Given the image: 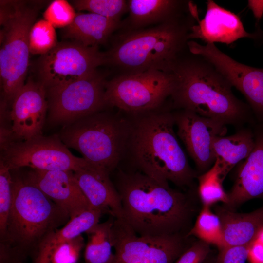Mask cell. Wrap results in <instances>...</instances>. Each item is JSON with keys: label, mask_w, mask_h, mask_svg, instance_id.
Returning a JSON list of instances; mask_svg holds the SVG:
<instances>
[{"label": "cell", "mask_w": 263, "mask_h": 263, "mask_svg": "<svg viewBox=\"0 0 263 263\" xmlns=\"http://www.w3.org/2000/svg\"><path fill=\"white\" fill-rule=\"evenodd\" d=\"M174 88L170 98L172 109H184L225 125L241 128L256 122L248 104L233 94L229 82L214 66L188 50L169 70Z\"/></svg>", "instance_id": "cell-1"}, {"label": "cell", "mask_w": 263, "mask_h": 263, "mask_svg": "<svg viewBox=\"0 0 263 263\" xmlns=\"http://www.w3.org/2000/svg\"><path fill=\"white\" fill-rule=\"evenodd\" d=\"M131 128L126 155L139 171L161 184L190 187L197 173L191 168L174 127L170 104L136 114H126Z\"/></svg>", "instance_id": "cell-2"}, {"label": "cell", "mask_w": 263, "mask_h": 263, "mask_svg": "<svg viewBox=\"0 0 263 263\" xmlns=\"http://www.w3.org/2000/svg\"><path fill=\"white\" fill-rule=\"evenodd\" d=\"M124 219L140 236L181 234L191 208L187 195L139 172L120 171L116 185Z\"/></svg>", "instance_id": "cell-3"}, {"label": "cell", "mask_w": 263, "mask_h": 263, "mask_svg": "<svg viewBox=\"0 0 263 263\" xmlns=\"http://www.w3.org/2000/svg\"><path fill=\"white\" fill-rule=\"evenodd\" d=\"M197 7L178 19L144 29L120 31L105 52L106 64L122 74L150 70L169 72L188 50L192 27L199 19Z\"/></svg>", "instance_id": "cell-4"}, {"label": "cell", "mask_w": 263, "mask_h": 263, "mask_svg": "<svg viewBox=\"0 0 263 263\" xmlns=\"http://www.w3.org/2000/svg\"><path fill=\"white\" fill-rule=\"evenodd\" d=\"M12 203L5 235L0 240V263H23L43 239L64 225L68 213L23 177L12 175Z\"/></svg>", "instance_id": "cell-5"}, {"label": "cell", "mask_w": 263, "mask_h": 263, "mask_svg": "<svg viewBox=\"0 0 263 263\" xmlns=\"http://www.w3.org/2000/svg\"><path fill=\"white\" fill-rule=\"evenodd\" d=\"M130 128L127 115L101 111L64 125L58 136L87 162L110 173L126 155Z\"/></svg>", "instance_id": "cell-6"}, {"label": "cell", "mask_w": 263, "mask_h": 263, "mask_svg": "<svg viewBox=\"0 0 263 263\" xmlns=\"http://www.w3.org/2000/svg\"><path fill=\"white\" fill-rule=\"evenodd\" d=\"M106 105L116 107L126 114L153 111L166 104L174 88L170 72L157 70L122 74L106 81Z\"/></svg>", "instance_id": "cell-7"}, {"label": "cell", "mask_w": 263, "mask_h": 263, "mask_svg": "<svg viewBox=\"0 0 263 263\" xmlns=\"http://www.w3.org/2000/svg\"><path fill=\"white\" fill-rule=\"evenodd\" d=\"M38 9L26 6L0 30V83L5 102H12L25 84L29 66V37Z\"/></svg>", "instance_id": "cell-8"}, {"label": "cell", "mask_w": 263, "mask_h": 263, "mask_svg": "<svg viewBox=\"0 0 263 263\" xmlns=\"http://www.w3.org/2000/svg\"><path fill=\"white\" fill-rule=\"evenodd\" d=\"M105 64V52L98 46H85L73 41L58 42L38 59L37 81L46 89L62 86L93 75Z\"/></svg>", "instance_id": "cell-9"}, {"label": "cell", "mask_w": 263, "mask_h": 263, "mask_svg": "<svg viewBox=\"0 0 263 263\" xmlns=\"http://www.w3.org/2000/svg\"><path fill=\"white\" fill-rule=\"evenodd\" d=\"M0 161L11 170L22 167L46 171H75L91 165L74 156L58 135H42L23 141L1 144Z\"/></svg>", "instance_id": "cell-10"}, {"label": "cell", "mask_w": 263, "mask_h": 263, "mask_svg": "<svg viewBox=\"0 0 263 263\" xmlns=\"http://www.w3.org/2000/svg\"><path fill=\"white\" fill-rule=\"evenodd\" d=\"M104 77L96 73L90 76L46 90L48 119L64 125L107 107Z\"/></svg>", "instance_id": "cell-11"}, {"label": "cell", "mask_w": 263, "mask_h": 263, "mask_svg": "<svg viewBox=\"0 0 263 263\" xmlns=\"http://www.w3.org/2000/svg\"><path fill=\"white\" fill-rule=\"evenodd\" d=\"M113 263H174L187 248L181 234L138 235L124 218H115Z\"/></svg>", "instance_id": "cell-12"}, {"label": "cell", "mask_w": 263, "mask_h": 263, "mask_svg": "<svg viewBox=\"0 0 263 263\" xmlns=\"http://www.w3.org/2000/svg\"><path fill=\"white\" fill-rule=\"evenodd\" d=\"M189 51L211 63L245 97L257 122L263 123V69L241 63L220 51L214 43L188 42Z\"/></svg>", "instance_id": "cell-13"}, {"label": "cell", "mask_w": 263, "mask_h": 263, "mask_svg": "<svg viewBox=\"0 0 263 263\" xmlns=\"http://www.w3.org/2000/svg\"><path fill=\"white\" fill-rule=\"evenodd\" d=\"M177 135L194 162L200 174L209 169L215 161L213 150L215 138L224 136L226 125L191 111L172 110Z\"/></svg>", "instance_id": "cell-14"}, {"label": "cell", "mask_w": 263, "mask_h": 263, "mask_svg": "<svg viewBox=\"0 0 263 263\" xmlns=\"http://www.w3.org/2000/svg\"><path fill=\"white\" fill-rule=\"evenodd\" d=\"M12 103L11 136L16 141H23L42 135L48 110L45 87L29 79Z\"/></svg>", "instance_id": "cell-15"}, {"label": "cell", "mask_w": 263, "mask_h": 263, "mask_svg": "<svg viewBox=\"0 0 263 263\" xmlns=\"http://www.w3.org/2000/svg\"><path fill=\"white\" fill-rule=\"evenodd\" d=\"M23 178L64 209L70 219L92 208L80 188L73 171L32 169Z\"/></svg>", "instance_id": "cell-16"}, {"label": "cell", "mask_w": 263, "mask_h": 263, "mask_svg": "<svg viewBox=\"0 0 263 263\" xmlns=\"http://www.w3.org/2000/svg\"><path fill=\"white\" fill-rule=\"evenodd\" d=\"M254 147L237 165L234 182L227 194L226 207L230 209L248 200L263 198V123L253 125Z\"/></svg>", "instance_id": "cell-17"}, {"label": "cell", "mask_w": 263, "mask_h": 263, "mask_svg": "<svg viewBox=\"0 0 263 263\" xmlns=\"http://www.w3.org/2000/svg\"><path fill=\"white\" fill-rule=\"evenodd\" d=\"M206 4L205 17L192 27L190 39L199 38L206 43L221 42L229 45L240 38H258L257 33H250L245 30L238 15L213 0H208Z\"/></svg>", "instance_id": "cell-18"}, {"label": "cell", "mask_w": 263, "mask_h": 263, "mask_svg": "<svg viewBox=\"0 0 263 263\" xmlns=\"http://www.w3.org/2000/svg\"><path fill=\"white\" fill-rule=\"evenodd\" d=\"M128 15L121 21L120 31L146 28L180 18L196 7L182 0H129Z\"/></svg>", "instance_id": "cell-19"}, {"label": "cell", "mask_w": 263, "mask_h": 263, "mask_svg": "<svg viewBox=\"0 0 263 263\" xmlns=\"http://www.w3.org/2000/svg\"><path fill=\"white\" fill-rule=\"evenodd\" d=\"M74 174L91 207L114 218H124L120 197L110 173L91 165L74 171Z\"/></svg>", "instance_id": "cell-20"}, {"label": "cell", "mask_w": 263, "mask_h": 263, "mask_svg": "<svg viewBox=\"0 0 263 263\" xmlns=\"http://www.w3.org/2000/svg\"><path fill=\"white\" fill-rule=\"evenodd\" d=\"M216 212L222 225V247L250 244L263 227V207L245 213L235 212L226 207H219Z\"/></svg>", "instance_id": "cell-21"}, {"label": "cell", "mask_w": 263, "mask_h": 263, "mask_svg": "<svg viewBox=\"0 0 263 263\" xmlns=\"http://www.w3.org/2000/svg\"><path fill=\"white\" fill-rule=\"evenodd\" d=\"M121 23L94 13L79 12L72 23L63 28L62 35L85 46H98L120 29Z\"/></svg>", "instance_id": "cell-22"}, {"label": "cell", "mask_w": 263, "mask_h": 263, "mask_svg": "<svg viewBox=\"0 0 263 263\" xmlns=\"http://www.w3.org/2000/svg\"><path fill=\"white\" fill-rule=\"evenodd\" d=\"M255 145L253 129L241 127L233 134L216 137L213 150L220 177L223 181L229 172L245 159Z\"/></svg>", "instance_id": "cell-23"}, {"label": "cell", "mask_w": 263, "mask_h": 263, "mask_svg": "<svg viewBox=\"0 0 263 263\" xmlns=\"http://www.w3.org/2000/svg\"><path fill=\"white\" fill-rule=\"evenodd\" d=\"M103 212L91 208L69 221L60 228L47 234L38 245L34 263H50L51 254L59 244L86 233L99 223Z\"/></svg>", "instance_id": "cell-24"}, {"label": "cell", "mask_w": 263, "mask_h": 263, "mask_svg": "<svg viewBox=\"0 0 263 263\" xmlns=\"http://www.w3.org/2000/svg\"><path fill=\"white\" fill-rule=\"evenodd\" d=\"M114 218L99 223L86 232L88 241L85 246L86 263H113L114 258L113 225Z\"/></svg>", "instance_id": "cell-25"}, {"label": "cell", "mask_w": 263, "mask_h": 263, "mask_svg": "<svg viewBox=\"0 0 263 263\" xmlns=\"http://www.w3.org/2000/svg\"><path fill=\"white\" fill-rule=\"evenodd\" d=\"M193 236L208 244L216 245L218 248L223 246V232L221 221L210 207L203 206L192 228L185 236Z\"/></svg>", "instance_id": "cell-26"}, {"label": "cell", "mask_w": 263, "mask_h": 263, "mask_svg": "<svg viewBox=\"0 0 263 263\" xmlns=\"http://www.w3.org/2000/svg\"><path fill=\"white\" fill-rule=\"evenodd\" d=\"M199 182L198 193L203 206L211 205L222 202L226 204L227 194L223 187V182L218 168L214 163L211 168L197 177Z\"/></svg>", "instance_id": "cell-27"}, {"label": "cell", "mask_w": 263, "mask_h": 263, "mask_svg": "<svg viewBox=\"0 0 263 263\" xmlns=\"http://www.w3.org/2000/svg\"><path fill=\"white\" fill-rule=\"evenodd\" d=\"M72 2L78 11H87L119 22L128 12V0H76Z\"/></svg>", "instance_id": "cell-28"}, {"label": "cell", "mask_w": 263, "mask_h": 263, "mask_svg": "<svg viewBox=\"0 0 263 263\" xmlns=\"http://www.w3.org/2000/svg\"><path fill=\"white\" fill-rule=\"evenodd\" d=\"M30 53L42 55L58 43L55 28L48 21L40 19L31 27L29 37Z\"/></svg>", "instance_id": "cell-29"}, {"label": "cell", "mask_w": 263, "mask_h": 263, "mask_svg": "<svg viewBox=\"0 0 263 263\" xmlns=\"http://www.w3.org/2000/svg\"><path fill=\"white\" fill-rule=\"evenodd\" d=\"M11 170L1 161L0 163V240L3 238L12 203Z\"/></svg>", "instance_id": "cell-30"}, {"label": "cell", "mask_w": 263, "mask_h": 263, "mask_svg": "<svg viewBox=\"0 0 263 263\" xmlns=\"http://www.w3.org/2000/svg\"><path fill=\"white\" fill-rule=\"evenodd\" d=\"M76 13L74 7L65 0H56L50 3L43 13L44 19L54 28H65L74 21Z\"/></svg>", "instance_id": "cell-31"}, {"label": "cell", "mask_w": 263, "mask_h": 263, "mask_svg": "<svg viewBox=\"0 0 263 263\" xmlns=\"http://www.w3.org/2000/svg\"><path fill=\"white\" fill-rule=\"evenodd\" d=\"M84 246L82 235L65 242L54 249L50 263H78Z\"/></svg>", "instance_id": "cell-32"}, {"label": "cell", "mask_w": 263, "mask_h": 263, "mask_svg": "<svg viewBox=\"0 0 263 263\" xmlns=\"http://www.w3.org/2000/svg\"><path fill=\"white\" fill-rule=\"evenodd\" d=\"M210 252L209 244L200 240L188 247L174 263H204Z\"/></svg>", "instance_id": "cell-33"}, {"label": "cell", "mask_w": 263, "mask_h": 263, "mask_svg": "<svg viewBox=\"0 0 263 263\" xmlns=\"http://www.w3.org/2000/svg\"><path fill=\"white\" fill-rule=\"evenodd\" d=\"M250 244L227 245L218 248L215 263H245Z\"/></svg>", "instance_id": "cell-34"}, {"label": "cell", "mask_w": 263, "mask_h": 263, "mask_svg": "<svg viewBox=\"0 0 263 263\" xmlns=\"http://www.w3.org/2000/svg\"><path fill=\"white\" fill-rule=\"evenodd\" d=\"M0 22L4 25L26 6V2L22 0H0Z\"/></svg>", "instance_id": "cell-35"}, {"label": "cell", "mask_w": 263, "mask_h": 263, "mask_svg": "<svg viewBox=\"0 0 263 263\" xmlns=\"http://www.w3.org/2000/svg\"><path fill=\"white\" fill-rule=\"evenodd\" d=\"M247 260L250 263H263V244L256 240L250 244Z\"/></svg>", "instance_id": "cell-36"}, {"label": "cell", "mask_w": 263, "mask_h": 263, "mask_svg": "<svg viewBox=\"0 0 263 263\" xmlns=\"http://www.w3.org/2000/svg\"><path fill=\"white\" fill-rule=\"evenodd\" d=\"M248 6L252 11L256 21L258 22L263 15V0H248Z\"/></svg>", "instance_id": "cell-37"}, {"label": "cell", "mask_w": 263, "mask_h": 263, "mask_svg": "<svg viewBox=\"0 0 263 263\" xmlns=\"http://www.w3.org/2000/svg\"><path fill=\"white\" fill-rule=\"evenodd\" d=\"M256 240L263 244V227L259 232Z\"/></svg>", "instance_id": "cell-38"}, {"label": "cell", "mask_w": 263, "mask_h": 263, "mask_svg": "<svg viewBox=\"0 0 263 263\" xmlns=\"http://www.w3.org/2000/svg\"><path fill=\"white\" fill-rule=\"evenodd\" d=\"M204 263H215V259L213 260L208 257Z\"/></svg>", "instance_id": "cell-39"}]
</instances>
